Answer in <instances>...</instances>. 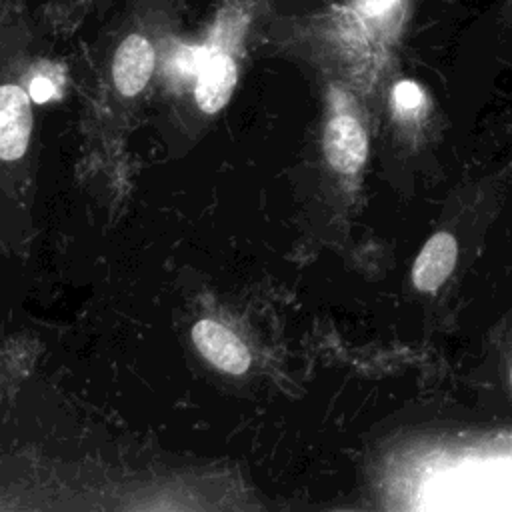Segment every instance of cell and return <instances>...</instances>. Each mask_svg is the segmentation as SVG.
Returning <instances> with one entry per match:
<instances>
[{
	"label": "cell",
	"mask_w": 512,
	"mask_h": 512,
	"mask_svg": "<svg viewBox=\"0 0 512 512\" xmlns=\"http://www.w3.org/2000/svg\"><path fill=\"white\" fill-rule=\"evenodd\" d=\"M510 384H512V368H510Z\"/></svg>",
	"instance_id": "cell-11"
},
{
	"label": "cell",
	"mask_w": 512,
	"mask_h": 512,
	"mask_svg": "<svg viewBox=\"0 0 512 512\" xmlns=\"http://www.w3.org/2000/svg\"><path fill=\"white\" fill-rule=\"evenodd\" d=\"M30 94L16 84L0 86V158L18 160L30 140L32 108Z\"/></svg>",
	"instance_id": "cell-2"
},
{
	"label": "cell",
	"mask_w": 512,
	"mask_h": 512,
	"mask_svg": "<svg viewBox=\"0 0 512 512\" xmlns=\"http://www.w3.org/2000/svg\"><path fill=\"white\" fill-rule=\"evenodd\" d=\"M396 2H398V0H364L366 8H368L372 14H380V12L388 10V8H392Z\"/></svg>",
	"instance_id": "cell-10"
},
{
	"label": "cell",
	"mask_w": 512,
	"mask_h": 512,
	"mask_svg": "<svg viewBox=\"0 0 512 512\" xmlns=\"http://www.w3.org/2000/svg\"><path fill=\"white\" fill-rule=\"evenodd\" d=\"M324 156L328 164L346 176L356 174L368 158V136L354 112L336 110L324 130Z\"/></svg>",
	"instance_id": "cell-1"
},
{
	"label": "cell",
	"mask_w": 512,
	"mask_h": 512,
	"mask_svg": "<svg viewBox=\"0 0 512 512\" xmlns=\"http://www.w3.org/2000/svg\"><path fill=\"white\" fill-rule=\"evenodd\" d=\"M192 340L198 352L224 372L244 374L250 368L252 358L244 342L216 320H198L192 328Z\"/></svg>",
	"instance_id": "cell-3"
},
{
	"label": "cell",
	"mask_w": 512,
	"mask_h": 512,
	"mask_svg": "<svg viewBox=\"0 0 512 512\" xmlns=\"http://www.w3.org/2000/svg\"><path fill=\"white\" fill-rule=\"evenodd\" d=\"M458 258L456 238L448 232L432 234L412 264V284L418 292H436L452 274Z\"/></svg>",
	"instance_id": "cell-4"
},
{
	"label": "cell",
	"mask_w": 512,
	"mask_h": 512,
	"mask_svg": "<svg viewBox=\"0 0 512 512\" xmlns=\"http://www.w3.org/2000/svg\"><path fill=\"white\" fill-rule=\"evenodd\" d=\"M236 86V64L224 50L210 48L208 56L196 76L194 96L198 106L214 114L226 106Z\"/></svg>",
	"instance_id": "cell-6"
},
{
	"label": "cell",
	"mask_w": 512,
	"mask_h": 512,
	"mask_svg": "<svg viewBox=\"0 0 512 512\" xmlns=\"http://www.w3.org/2000/svg\"><path fill=\"white\" fill-rule=\"evenodd\" d=\"M210 46H180L170 58V70L176 76H198Z\"/></svg>",
	"instance_id": "cell-7"
},
{
	"label": "cell",
	"mask_w": 512,
	"mask_h": 512,
	"mask_svg": "<svg viewBox=\"0 0 512 512\" xmlns=\"http://www.w3.org/2000/svg\"><path fill=\"white\" fill-rule=\"evenodd\" d=\"M420 104H422V90L414 82L404 80L394 88V106L400 112H414L418 110Z\"/></svg>",
	"instance_id": "cell-8"
},
{
	"label": "cell",
	"mask_w": 512,
	"mask_h": 512,
	"mask_svg": "<svg viewBox=\"0 0 512 512\" xmlns=\"http://www.w3.org/2000/svg\"><path fill=\"white\" fill-rule=\"evenodd\" d=\"M154 70V48L142 34L126 36L116 48L112 78L120 94L136 96L148 84Z\"/></svg>",
	"instance_id": "cell-5"
},
{
	"label": "cell",
	"mask_w": 512,
	"mask_h": 512,
	"mask_svg": "<svg viewBox=\"0 0 512 512\" xmlns=\"http://www.w3.org/2000/svg\"><path fill=\"white\" fill-rule=\"evenodd\" d=\"M28 94L34 102L42 104V102H48L50 98L56 96V82L46 76V74H38L30 80V86H28Z\"/></svg>",
	"instance_id": "cell-9"
}]
</instances>
